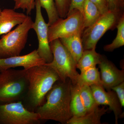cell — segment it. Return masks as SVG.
<instances>
[{"instance_id":"obj_4","label":"cell","mask_w":124,"mask_h":124,"mask_svg":"<svg viewBox=\"0 0 124 124\" xmlns=\"http://www.w3.org/2000/svg\"><path fill=\"white\" fill-rule=\"evenodd\" d=\"M50 45L53 58L46 64L57 73L60 81H65L69 78L72 84L75 85L79 74L77 70V63L59 39L52 41Z\"/></svg>"},{"instance_id":"obj_26","label":"cell","mask_w":124,"mask_h":124,"mask_svg":"<svg viewBox=\"0 0 124 124\" xmlns=\"http://www.w3.org/2000/svg\"><path fill=\"white\" fill-rule=\"evenodd\" d=\"M116 93L122 107L124 106V81L112 88Z\"/></svg>"},{"instance_id":"obj_20","label":"cell","mask_w":124,"mask_h":124,"mask_svg":"<svg viewBox=\"0 0 124 124\" xmlns=\"http://www.w3.org/2000/svg\"><path fill=\"white\" fill-rule=\"evenodd\" d=\"M116 28L117 31L116 38L111 43L104 46L105 51L112 52L124 45V15L120 19Z\"/></svg>"},{"instance_id":"obj_19","label":"cell","mask_w":124,"mask_h":124,"mask_svg":"<svg viewBox=\"0 0 124 124\" xmlns=\"http://www.w3.org/2000/svg\"><path fill=\"white\" fill-rule=\"evenodd\" d=\"M85 29L93 24L102 15L97 7L89 0H85L83 13Z\"/></svg>"},{"instance_id":"obj_9","label":"cell","mask_w":124,"mask_h":124,"mask_svg":"<svg viewBox=\"0 0 124 124\" xmlns=\"http://www.w3.org/2000/svg\"><path fill=\"white\" fill-rule=\"evenodd\" d=\"M35 20L33 23L32 29L35 31L38 39V47L37 50L46 63H49L52 62L53 58L48 40L49 26L43 17L41 7L38 0H35Z\"/></svg>"},{"instance_id":"obj_16","label":"cell","mask_w":124,"mask_h":124,"mask_svg":"<svg viewBox=\"0 0 124 124\" xmlns=\"http://www.w3.org/2000/svg\"><path fill=\"white\" fill-rule=\"evenodd\" d=\"M103 56L95 51V49L84 50L77 63V68L81 72L92 67H95L101 62Z\"/></svg>"},{"instance_id":"obj_13","label":"cell","mask_w":124,"mask_h":124,"mask_svg":"<svg viewBox=\"0 0 124 124\" xmlns=\"http://www.w3.org/2000/svg\"><path fill=\"white\" fill-rule=\"evenodd\" d=\"M14 9H5L0 14V36L8 33L16 26L24 22L28 16Z\"/></svg>"},{"instance_id":"obj_29","label":"cell","mask_w":124,"mask_h":124,"mask_svg":"<svg viewBox=\"0 0 124 124\" xmlns=\"http://www.w3.org/2000/svg\"><path fill=\"white\" fill-rule=\"evenodd\" d=\"M2 10H1V9L0 8V14L1 13V11Z\"/></svg>"},{"instance_id":"obj_8","label":"cell","mask_w":124,"mask_h":124,"mask_svg":"<svg viewBox=\"0 0 124 124\" xmlns=\"http://www.w3.org/2000/svg\"><path fill=\"white\" fill-rule=\"evenodd\" d=\"M38 113L28 110L22 101L0 104V124H38Z\"/></svg>"},{"instance_id":"obj_21","label":"cell","mask_w":124,"mask_h":124,"mask_svg":"<svg viewBox=\"0 0 124 124\" xmlns=\"http://www.w3.org/2000/svg\"><path fill=\"white\" fill-rule=\"evenodd\" d=\"M80 93L86 112L90 111L96 107L99 106L95 102L90 86L84 85L81 86L80 87Z\"/></svg>"},{"instance_id":"obj_10","label":"cell","mask_w":124,"mask_h":124,"mask_svg":"<svg viewBox=\"0 0 124 124\" xmlns=\"http://www.w3.org/2000/svg\"><path fill=\"white\" fill-rule=\"evenodd\" d=\"M96 103L100 105L108 106L109 109L114 113L115 124H118V119L123 117L122 107L117 95L113 90L105 91L103 86L93 85L90 86Z\"/></svg>"},{"instance_id":"obj_24","label":"cell","mask_w":124,"mask_h":124,"mask_svg":"<svg viewBox=\"0 0 124 124\" xmlns=\"http://www.w3.org/2000/svg\"><path fill=\"white\" fill-rule=\"evenodd\" d=\"M14 9H21L26 10L27 15L31 14L35 8V0H17L15 1Z\"/></svg>"},{"instance_id":"obj_22","label":"cell","mask_w":124,"mask_h":124,"mask_svg":"<svg viewBox=\"0 0 124 124\" xmlns=\"http://www.w3.org/2000/svg\"><path fill=\"white\" fill-rule=\"evenodd\" d=\"M41 7L46 10L48 18V24L50 26L59 18L54 0H38Z\"/></svg>"},{"instance_id":"obj_2","label":"cell","mask_w":124,"mask_h":124,"mask_svg":"<svg viewBox=\"0 0 124 124\" xmlns=\"http://www.w3.org/2000/svg\"><path fill=\"white\" fill-rule=\"evenodd\" d=\"M28 81L27 91L22 101L28 110L35 112L44 103L47 94L56 81L60 80L57 73L46 64L26 70Z\"/></svg>"},{"instance_id":"obj_28","label":"cell","mask_w":124,"mask_h":124,"mask_svg":"<svg viewBox=\"0 0 124 124\" xmlns=\"http://www.w3.org/2000/svg\"><path fill=\"white\" fill-rule=\"evenodd\" d=\"M85 0H71L68 14L75 9L79 10L82 13Z\"/></svg>"},{"instance_id":"obj_1","label":"cell","mask_w":124,"mask_h":124,"mask_svg":"<svg viewBox=\"0 0 124 124\" xmlns=\"http://www.w3.org/2000/svg\"><path fill=\"white\" fill-rule=\"evenodd\" d=\"M71 84L69 78L65 81L59 80L54 83L46 94L44 103L36 110L40 120L66 124L72 116L70 106Z\"/></svg>"},{"instance_id":"obj_3","label":"cell","mask_w":124,"mask_h":124,"mask_svg":"<svg viewBox=\"0 0 124 124\" xmlns=\"http://www.w3.org/2000/svg\"><path fill=\"white\" fill-rule=\"evenodd\" d=\"M26 70L12 68L0 72V104L22 101L27 91Z\"/></svg>"},{"instance_id":"obj_14","label":"cell","mask_w":124,"mask_h":124,"mask_svg":"<svg viewBox=\"0 0 124 124\" xmlns=\"http://www.w3.org/2000/svg\"><path fill=\"white\" fill-rule=\"evenodd\" d=\"M108 110L105 107H96L92 110L86 112L82 116H72L67 122V124H101L102 116Z\"/></svg>"},{"instance_id":"obj_7","label":"cell","mask_w":124,"mask_h":124,"mask_svg":"<svg viewBox=\"0 0 124 124\" xmlns=\"http://www.w3.org/2000/svg\"><path fill=\"white\" fill-rule=\"evenodd\" d=\"M84 29L82 13L78 10H74L68 14L66 18H59L49 26V42L50 43L56 39L76 34H82Z\"/></svg>"},{"instance_id":"obj_12","label":"cell","mask_w":124,"mask_h":124,"mask_svg":"<svg viewBox=\"0 0 124 124\" xmlns=\"http://www.w3.org/2000/svg\"><path fill=\"white\" fill-rule=\"evenodd\" d=\"M102 86L107 91L124 81V70H120L106 57L99 64Z\"/></svg>"},{"instance_id":"obj_30","label":"cell","mask_w":124,"mask_h":124,"mask_svg":"<svg viewBox=\"0 0 124 124\" xmlns=\"http://www.w3.org/2000/svg\"><path fill=\"white\" fill-rule=\"evenodd\" d=\"M14 0V1H15L17 0Z\"/></svg>"},{"instance_id":"obj_11","label":"cell","mask_w":124,"mask_h":124,"mask_svg":"<svg viewBox=\"0 0 124 124\" xmlns=\"http://www.w3.org/2000/svg\"><path fill=\"white\" fill-rule=\"evenodd\" d=\"M37 50L26 55H18L5 58L0 59V72L17 67H22L27 70L32 67L46 64Z\"/></svg>"},{"instance_id":"obj_27","label":"cell","mask_w":124,"mask_h":124,"mask_svg":"<svg viewBox=\"0 0 124 124\" xmlns=\"http://www.w3.org/2000/svg\"><path fill=\"white\" fill-rule=\"evenodd\" d=\"M97 7L102 15L108 11L107 0H89Z\"/></svg>"},{"instance_id":"obj_15","label":"cell","mask_w":124,"mask_h":124,"mask_svg":"<svg viewBox=\"0 0 124 124\" xmlns=\"http://www.w3.org/2000/svg\"><path fill=\"white\" fill-rule=\"evenodd\" d=\"M78 34L59 39L77 63L84 51L81 36Z\"/></svg>"},{"instance_id":"obj_18","label":"cell","mask_w":124,"mask_h":124,"mask_svg":"<svg viewBox=\"0 0 124 124\" xmlns=\"http://www.w3.org/2000/svg\"><path fill=\"white\" fill-rule=\"evenodd\" d=\"M70 106L72 116L80 117L86 113L80 95L79 86L72 83L71 86Z\"/></svg>"},{"instance_id":"obj_5","label":"cell","mask_w":124,"mask_h":124,"mask_svg":"<svg viewBox=\"0 0 124 124\" xmlns=\"http://www.w3.org/2000/svg\"><path fill=\"white\" fill-rule=\"evenodd\" d=\"M33 22L28 16L23 22L0 39V59L20 55L26 46L29 31L33 28Z\"/></svg>"},{"instance_id":"obj_17","label":"cell","mask_w":124,"mask_h":124,"mask_svg":"<svg viewBox=\"0 0 124 124\" xmlns=\"http://www.w3.org/2000/svg\"><path fill=\"white\" fill-rule=\"evenodd\" d=\"M76 85L79 87L93 85L102 86L100 72L96 67H92L81 72L78 76Z\"/></svg>"},{"instance_id":"obj_6","label":"cell","mask_w":124,"mask_h":124,"mask_svg":"<svg viewBox=\"0 0 124 124\" xmlns=\"http://www.w3.org/2000/svg\"><path fill=\"white\" fill-rule=\"evenodd\" d=\"M108 11L102 15L90 26L85 28L81 36L84 50L96 48L100 38L107 31L116 28L122 16Z\"/></svg>"},{"instance_id":"obj_23","label":"cell","mask_w":124,"mask_h":124,"mask_svg":"<svg viewBox=\"0 0 124 124\" xmlns=\"http://www.w3.org/2000/svg\"><path fill=\"white\" fill-rule=\"evenodd\" d=\"M59 17L64 18L69 12L71 0H54Z\"/></svg>"},{"instance_id":"obj_25","label":"cell","mask_w":124,"mask_h":124,"mask_svg":"<svg viewBox=\"0 0 124 124\" xmlns=\"http://www.w3.org/2000/svg\"><path fill=\"white\" fill-rule=\"evenodd\" d=\"M108 10L120 15H124V0H107Z\"/></svg>"}]
</instances>
